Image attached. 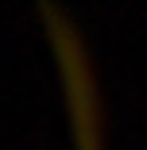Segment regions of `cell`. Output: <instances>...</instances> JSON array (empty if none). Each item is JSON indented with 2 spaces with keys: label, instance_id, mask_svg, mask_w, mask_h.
I'll list each match as a JSON object with an SVG mask.
<instances>
[{
  "label": "cell",
  "instance_id": "obj_1",
  "mask_svg": "<svg viewBox=\"0 0 147 150\" xmlns=\"http://www.w3.org/2000/svg\"><path fill=\"white\" fill-rule=\"evenodd\" d=\"M43 31L54 54V73L62 88L70 150H108L105 127V100H101V77L93 66L89 42L81 39L77 23L54 4H43Z\"/></svg>",
  "mask_w": 147,
  "mask_h": 150
}]
</instances>
